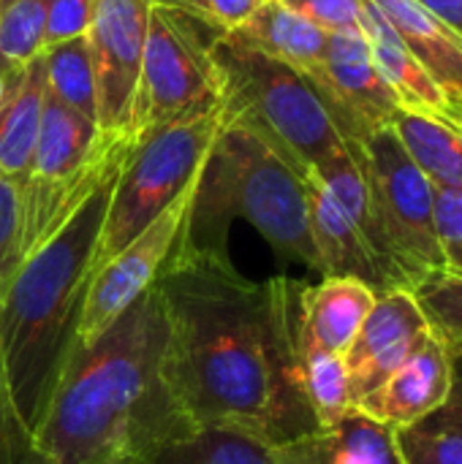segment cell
Wrapping results in <instances>:
<instances>
[{"label":"cell","mask_w":462,"mask_h":464,"mask_svg":"<svg viewBox=\"0 0 462 464\" xmlns=\"http://www.w3.org/2000/svg\"><path fill=\"white\" fill-rule=\"evenodd\" d=\"M302 285L248 280L226 250L182 237L155 288L166 315V383L196 430H234L272 449L319 430L297 356Z\"/></svg>","instance_id":"1"},{"label":"cell","mask_w":462,"mask_h":464,"mask_svg":"<svg viewBox=\"0 0 462 464\" xmlns=\"http://www.w3.org/2000/svg\"><path fill=\"white\" fill-rule=\"evenodd\" d=\"M166 315L147 288L98 340L74 348L33 432L41 464H139L196 427L166 372Z\"/></svg>","instance_id":"2"},{"label":"cell","mask_w":462,"mask_h":464,"mask_svg":"<svg viewBox=\"0 0 462 464\" xmlns=\"http://www.w3.org/2000/svg\"><path fill=\"white\" fill-rule=\"evenodd\" d=\"M133 144L114 158L84 201L19 261L0 294L3 367L16 411L30 432L38 430L76 348L95 247Z\"/></svg>","instance_id":"3"},{"label":"cell","mask_w":462,"mask_h":464,"mask_svg":"<svg viewBox=\"0 0 462 464\" xmlns=\"http://www.w3.org/2000/svg\"><path fill=\"white\" fill-rule=\"evenodd\" d=\"M234 218L248 220L280 256L319 272L305 177L253 125L223 114V128L202 166L185 242L226 250Z\"/></svg>","instance_id":"4"},{"label":"cell","mask_w":462,"mask_h":464,"mask_svg":"<svg viewBox=\"0 0 462 464\" xmlns=\"http://www.w3.org/2000/svg\"><path fill=\"white\" fill-rule=\"evenodd\" d=\"M210 54L221 76L223 114L253 125L302 177L346 144L319 90L294 65L237 33H218Z\"/></svg>","instance_id":"5"},{"label":"cell","mask_w":462,"mask_h":464,"mask_svg":"<svg viewBox=\"0 0 462 464\" xmlns=\"http://www.w3.org/2000/svg\"><path fill=\"white\" fill-rule=\"evenodd\" d=\"M221 128L223 101L136 139L106 209L93 258V277L199 177Z\"/></svg>","instance_id":"6"},{"label":"cell","mask_w":462,"mask_h":464,"mask_svg":"<svg viewBox=\"0 0 462 464\" xmlns=\"http://www.w3.org/2000/svg\"><path fill=\"white\" fill-rule=\"evenodd\" d=\"M357 158L373 204V220L392 266L408 288L433 272H444L436 234V188L406 152L392 125L346 141Z\"/></svg>","instance_id":"7"},{"label":"cell","mask_w":462,"mask_h":464,"mask_svg":"<svg viewBox=\"0 0 462 464\" xmlns=\"http://www.w3.org/2000/svg\"><path fill=\"white\" fill-rule=\"evenodd\" d=\"M166 3H152L142 52L139 84L131 106V136L142 139L155 128L223 101L221 76L210 54L218 27Z\"/></svg>","instance_id":"8"},{"label":"cell","mask_w":462,"mask_h":464,"mask_svg":"<svg viewBox=\"0 0 462 464\" xmlns=\"http://www.w3.org/2000/svg\"><path fill=\"white\" fill-rule=\"evenodd\" d=\"M196 185L199 177L93 277L76 332V348L98 340L147 288L155 285L161 269L188 231Z\"/></svg>","instance_id":"9"},{"label":"cell","mask_w":462,"mask_h":464,"mask_svg":"<svg viewBox=\"0 0 462 464\" xmlns=\"http://www.w3.org/2000/svg\"><path fill=\"white\" fill-rule=\"evenodd\" d=\"M152 3L155 0H93L87 46L95 76L98 130L103 136H131V106Z\"/></svg>","instance_id":"10"},{"label":"cell","mask_w":462,"mask_h":464,"mask_svg":"<svg viewBox=\"0 0 462 464\" xmlns=\"http://www.w3.org/2000/svg\"><path fill=\"white\" fill-rule=\"evenodd\" d=\"M308 79L319 90L343 141H359L368 133L392 125V117L400 109L398 95L373 63L362 30L329 33L324 60Z\"/></svg>","instance_id":"11"},{"label":"cell","mask_w":462,"mask_h":464,"mask_svg":"<svg viewBox=\"0 0 462 464\" xmlns=\"http://www.w3.org/2000/svg\"><path fill=\"white\" fill-rule=\"evenodd\" d=\"M430 334L433 329L411 291L398 288L378 294L373 310L343 356L351 402L357 405L373 394Z\"/></svg>","instance_id":"12"},{"label":"cell","mask_w":462,"mask_h":464,"mask_svg":"<svg viewBox=\"0 0 462 464\" xmlns=\"http://www.w3.org/2000/svg\"><path fill=\"white\" fill-rule=\"evenodd\" d=\"M452 348L433 332L373 394L354 408L389 430H406L438 413L452 392Z\"/></svg>","instance_id":"13"},{"label":"cell","mask_w":462,"mask_h":464,"mask_svg":"<svg viewBox=\"0 0 462 464\" xmlns=\"http://www.w3.org/2000/svg\"><path fill=\"white\" fill-rule=\"evenodd\" d=\"M308 190V212H310V234L319 253V272L324 277H354L368 283L376 294L398 291L392 288L387 272L381 269L378 258L368 247L359 228L349 220V215L332 201L324 185L305 174Z\"/></svg>","instance_id":"14"},{"label":"cell","mask_w":462,"mask_h":464,"mask_svg":"<svg viewBox=\"0 0 462 464\" xmlns=\"http://www.w3.org/2000/svg\"><path fill=\"white\" fill-rule=\"evenodd\" d=\"M438 84L462 128V38L417 0H370Z\"/></svg>","instance_id":"15"},{"label":"cell","mask_w":462,"mask_h":464,"mask_svg":"<svg viewBox=\"0 0 462 464\" xmlns=\"http://www.w3.org/2000/svg\"><path fill=\"white\" fill-rule=\"evenodd\" d=\"M275 464H403L395 430L351 408L343 419L275 449Z\"/></svg>","instance_id":"16"},{"label":"cell","mask_w":462,"mask_h":464,"mask_svg":"<svg viewBox=\"0 0 462 464\" xmlns=\"http://www.w3.org/2000/svg\"><path fill=\"white\" fill-rule=\"evenodd\" d=\"M359 30L365 33L370 44V54H373L378 73L398 95L400 109L455 122L449 101L444 98L438 84L414 60V54L406 49L395 27L370 0H359Z\"/></svg>","instance_id":"17"},{"label":"cell","mask_w":462,"mask_h":464,"mask_svg":"<svg viewBox=\"0 0 462 464\" xmlns=\"http://www.w3.org/2000/svg\"><path fill=\"white\" fill-rule=\"evenodd\" d=\"M46 101V57H33L22 71L8 76L0 103V177L25 182L38 144L41 114Z\"/></svg>","instance_id":"18"},{"label":"cell","mask_w":462,"mask_h":464,"mask_svg":"<svg viewBox=\"0 0 462 464\" xmlns=\"http://www.w3.org/2000/svg\"><path fill=\"white\" fill-rule=\"evenodd\" d=\"M376 291L354 277H324L319 285H302L300 307L308 337L329 353L346 356L368 313L376 304Z\"/></svg>","instance_id":"19"},{"label":"cell","mask_w":462,"mask_h":464,"mask_svg":"<svg viewBox=\"0 0 462 464\" xmlns=\"http://www.w3.org/2000/svg\"><path fill=\"white\" fill-rule=\"evenodd\" d=\"M231 33H237L256 49L294 65L305 76L321 65L327 52V35H329L313 22L289 11L278 0H264L253 11V16Z\"/></svg>","instance_id":"20"},{"label":"cell","mask_w":462,"mask_h":464,"mask_svg":"<svg viewBox=\"0 0 462 464\" xmlns=\"http://www.w3.org/2000/svg\"><path fill=\"white\" fill-rule=\"evenodd\" d=\"M392 128L433 188L462 190V128L457 122L398 109Z\"/></svg>","instance_id":"21"},{"label":"cell","mask_w":462,"mask_h":464,"mask_svg":"<svg viewBox=\"0 0 462 464\" xmlns=\"http://www.w3.org/2000/svg\"><path fill=\"white\" fill-rule=\"evenodd\" d=\"M297 356H300V370H302V389L319 421V430L335 424L354 408L349 370H346L343 356L324 351L308 337L302 326V307L297 318Z\"/></svg>","instance_id":"22"},{"label":"cell","mask_w":462,"mask_h":464,"mask_svg":"<svg viewBox=\"0 0 462 464\" xmlns=\"http://www.w3.org/2000/svg\"><path fill=\"white\" fill-rule=\"evenodd\" d=\"M139 464H275V449L218 427H202L158 446Z\"/></svg>","instance_id":"23"},{"label":"cell","mask_w":462,"mask_h":464,"mask_svg":"<svg viewBox=\"0 0 462 464\" xmlns=\"http://www.w3.org/2000/svg\"><path fill=\"white\" fill-rule=\"evenodd\" d=\"M46 57V92L63 106L79 111L82 117L98 125V101H95V76L87 35L52 44L44 49Z\"/></svg>","instance_id":"24"},{"label":"cell","mask_w":462,"mask_h":464,"mask_svg":"<svg viewBox=\"0 0 462 464\" xmlns=\"http://www.w3.org/2000/svg\"><path fill=\"white\" fill-rule=\"evenodd\" d=\"M44 0H5L0 5V73L11 76L38 57L46 44Z\"/></svg>","instance_id":"25"},{"label":"cell","mask_w":462,"mask_h":464,"mask_svg":"<svg viewBox=\"0 0 462 464\" xmlns=\"http://www.w3.org/2000/svg\"><path fill=\"white\" fill-rule=\"evenodd\" d=\"M403 464H462V427L447 413H433L395 432Z\"/></svg>","instance_id":"26"},{"label":"cell","mask_w":462,"mask_h":464,"mask_svg":"<svg viewBox=\"0 0 462 464\" xmlns=\"http://www.w3.org/2000/svg\"><path fill=\"white\" fill-rule=\"evenodd\" d=\"M430 329L452 348L462 351V277L452 272H433L411 288Z\"/></svg>","instance_id":"27"},{"label":"cell","mask_w":462,"mask_h":464,"mask_svg":"<svg viewBox=\"0 0 462 464\" xmlns=\"http://www.w3.org/2000/svg\"><path fill=\"white\" fill-rule=\"evenodd\" d=\"M0 464H41L35 438L16 411L0 353Z\"/></svg>","instance_id":"28"},{"label":"cell","mask_w":462,"mask_h":464,"mask_svg":"<svg viewBox=\"0 0 462 464\" xmlns=\"http://www.w3.org/2000/svg\"><path fill=\"white\" fill-rule=\"evenodd\" d=\"M22 261V198L19 185L0 177V294Z\"/></svg>","instance_id":"29"},{"label":"cell","mask_w":462,"mask_h":464,"mask_svg":"<svg viewBox=\"0 0 462 464\" xmlns=\"http://www.w3.org/2000/svg\"><path fill=\"white\" fill-rule=\"evenodd\" d=\"M436 234L444 269L462 277V190L436 188Z\"/></svg>","instance_id":"30"},{"label":"cell","mask_w":462,"mask_h":464,"mask_svg":"<svg viewBox=\"0 0 462 464\" xmlns=\"http://www.w3.org/2000/svg\"><path fill=\"white\" fill-rule=\"evenodd\" d=\"M324 33L359 30V0H278Z\"/></svg>","instance_id":"31"},{"label":"cell","mask_w":462,"mask_h":464,"mask_svg":"<svg viewBox=\"0 0 462 464\" xmlns=\"http://www.w3.org/2000/svg\"><path fill=\"white\" fill-rule=\"evenodd\" d=\"M46 8V35L44 44H63L84 38L93 22V0H44Z\"/></svg>","instance_id":"32"},{"label":"cell","mask_w":462,"mask_h":464,"mask_svg":"<svg viewBox=\"0 0 462 464\" xmlns=\"http://www.w3.org/2000/svg\"><path fill=\"white\" fill-rule=\"evenodd\" d=\"M261 3L264 0H207V14L212 27H218L221 33H231L245 24Z\"/></svg>","instance_id":"33"},{"label":"cell","mask_w":462,"mask_h":464,"mask_svg":"<svg viewBox=\"0 0 462 464\" xmlns=\"http://www.w3.org/2000/svg\"><path fill=\"white\" fill-rule=\"evenodd\" d=\"M462 38V0H417Z\"/></svg>","instance_id":"34"},{"label":"cell","mask_w":462,"mask_h":464,"mask_svg":"<svg viewBox=\"0 0 462 464\" xmlns=\"http://www.w3.org/2000/svg\"><path fill=\"white\" fill-rule=\"evenodd\" d=\"M441 413H447L452 421H457L462 427V351L455 353V362H452V392H449V400L441 408Z\"/></svg>","instance_id":"35"},{"label":"cell","mask_w":462,"mask_h":464,"mask_svg":"<svg viewBox=\"0 0 462 464\" xmlns=\"http://www.w3.org/2000/svg\"><path fill=\"white\" fill-rule=\"evenodd\" d=\"M155 3L177 5V8H182V11H188V14L199 16V19H204L207 24H212L210 22V14H207V0H155Z\"/></svg>","instance_id":"36"},{"label":"cell","mask_w":462,"mask_h":464,"mask_svg":"<svg viewBox=\"0 0 462 464\" xmlns=\"http://www.w3.org/2000/svg\"><path fill=\"white\" fill-rule=\"evenodd\" d=\"M5 87H8V76L0 73V103H3V95H5Z\"/></svg>","instance_id":"37"},{"label":"cell","mask_w":462,"mask_h":464,"mask_svg":"<svg viewBox=\"0 0 462 464\" xmlns=\"http://www.w3.org/2000/svg\"><path fill=\"white\" fill-rule=\"evenodd\" d=\"M3 3H5V0H0V5H3Z\"/></svg>","instance_id":"38"}]
</instances>
